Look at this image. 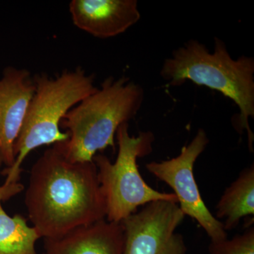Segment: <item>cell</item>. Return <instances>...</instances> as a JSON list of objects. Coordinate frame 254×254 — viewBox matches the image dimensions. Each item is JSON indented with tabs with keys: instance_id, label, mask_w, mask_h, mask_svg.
<instances>
[{
	"instance_id": "cell-1",
	"label": "cell",
	"mask_w": 254,
	"mask_h": 254,
	"mask_svg": "<svg viewBox=\"0 0 254 254\" xmlns=\"http://www.w3.org/2000/svg\"><path fill=\"white\" fill-rule=\"evenodd\" d=\"M24 202L32 226L44 239L106 218L94 162L71 161L61 143L33 164Z\"/></svg>"
},
{
	"instance_id": "cell-2",
	"label": "cell",
	"mask_w": 254,
	"mask_h": 254,
	"mask_svg": "<svg viewBox=\"0 0 254 254\" xmlns=\"http://www.w3.org/2000/svg\"><path fill=\"white\" fill-rule=\"evenodd\" d=\"M160 76L168 86H180L190 81L215 90L232 100L240 113L232 120L242 134L247 131L249 148L253 152L254 135L250 119L254 118V60L242 55L233 59L222 40L215 38L213 53L196 40L174 50L164 61Z\"/></svg>"
},
{
	"instance_id": "cell-3",
	"label": "cell",
	"mask_w": 254,
	"mask_h": 254,
	"mask_svg": "<svg viewBox=\"0 0 254 254\" xmlns=\"http://www.w3.org/2000/svg\"><path fill=\"white\" fill-rule=\"evenodd\" d=\"M144 95L143 87L127 76L105 78L61 122L68 134L61 143L66 156L71 161L93 162L98 152L109 147L115 150L119 127L136 116Z\"/></svg>"
},
{
	"instance_id": "cell-4",
	"label": "cell",
	"mask_w": 254,
	"mask_h": 254,
	"mask_svg": "<svg viewBox=\"0 0 254 254\" xmlns=\"http://www.w3.org/2000/svg\"><path fill=\"white\" fill-rule=\"evenodd\" d=\"M33 81L34 93L14 145V164L3 171L6 175L5 183L19 182L21 165L33 150L67 141V132L60 130L63 118L98 88L94 75L81 66L63 70L55 76L37 73Z\"/></svg>"
},
{
	"instance_id": "cell-5",
	"label": "cell",
	"mask_w": 254,
	"mask_h": 254,
	"mask_svg": "<svg viewBox=\"0 0 254 254\" xmlns=\"http://www.w3.org/2000/svg\"><path fill=\"white\" fill-rule=\"evenodd\" d=\"M116 139L118 153L115 163L101 153L93 158L105 200L106 220L120 223L136 213L138 207L158 200H171L178 203L175 193L152 188L138 170L137 160L151 153L154 134L143 131L137 136H131L128 123H124L117 131Z\"/></svg>"
},
{
	"instance_id": "cell-6",
	"label": "cell",
	"mask_w": 254,
	"mask_h": 254,
	"mask_svg": "<svg viewBox=\"0 0 254 254\" xmlns=\"http://www.w3.org/2000/svg\"><path fill=\"white\" fill-rule=\"evenodd\" d=\"M209 142L206 132L199 128L191 141L182 148L180 155L170 160L150 162L145 168L173 189L182 213L195 220L211 242H217L227 239V232L205 204L193 173L195 162Z\"/></svg>"
},
{
	"instance_id": "cell-7",
	"label": "cell",
	"mask_w": 254,
	"mask_h": 254,
	"mask_svg": "<svg viewBox=\"0 0 254 254\" xmlns=\"http://www.w3.org/2000/svg\"><path fill=\"white\" fill-rule=\"evenodd\" d=\"M185 218L176 202L158 200L144 205L121 222L125 254H187L185 238L177 232Z\"/></svg>"
},
{
	"instance_id": "cell-8",
	"label": "cell",
	"mask_w": 254,
	"mask_h": 254,
	"mask_svg": "<svg viewBox=\"0 0 254 254\" xmlns=\"http://www.w3.org/2000/svg\"><path fill=\"white\" fill-rule=\"evenodd\" d=\"M35 91L29 70L7 66L0 78V153L6 168L15 162L14 145Z\"/></svg>"
},
{
	"instance_id": "cell-9",
	"label": "cell",
	"mask_w": 254,
	"mask_h": 254,
	"mask_svg": "<svg viewBox=\"0 0 254 254\" xmlns=\"http://www.w3.org/2000/svg\"><path fill=\"white\" fill-rule=\"evenodd\" d=\"M68 11L76 27L101 39L125 33L141 18L136 0H72Z\"/></svg>"
},
{
	"instance_id": "cell-10",
	"label": "cell",
	"mask_w": 254,
	"mask_h": 254,
	"mask_svg": "<svg viewBox=\"0 0 254 254\" xmlns=\"http://www.w3.org/2000/svg\"><path fill=\"white\" fill-rule=\"evenodd\" d=\"M44 254H125L123 225L104 219L63 236L45 239Z\"/></svg>"
},
{
	"instance_id": "cell-11",
	"label": "cell",
	"mask_w": 254,
	"mask_h": 254,
	"mask_svg": "<svg viewBox=\"0 0 254 254\" xmlns=\"http://www.w3.org/2000/svg\"><path fill=\"white\" fill-rule=\"evenodd\" d=\"M214 216L222 222L225 231L238 226L241 219L254 215V165L244 169L222 193Z\"/></svg>"
},
{
	"instance_id": "cell-12",
	"label": "cell",
	"mask_w": 254,
	"mask_h": 254,
	"mask_svg": "<svg viewBox=\"0 0 254 254\" xmlns=\"http://www.w3.org/2000/svg\"><path fill=\"white\" fill-rule=\"evenodd\" d=\"M41 238L26 218L19 214L10 216L0 203V254H38L36 244Z\"/></svg>"
},
{
	"instance_id": "cell-13",
	"label": "cell",
	"mask_w": 254,
	"mask_h": 254,
	"mask_svg": "<svg viewBox=\"0 0 254 254\" xmlns=\"http://www.w3.org/2000/svg\"><path fill=\"white\" fill-rule=\"evenodd\" d=\"M209 254H254V227L250 225L242 234L231 239L211 242Z\"/></svg>"
},
{
	"instance_id": "cell-14",
	"label": "cell",
	"mask_w": 254,
	"mask_h": 254,
	"mask_svg": "<svg viewBox=\"0 0 254 254\" xmlns=\"http://www.w3.org/2000/svg\"><path fill=\"white\" fill-rule=\"evenodd\" d=\"M23 190L22 184L18 182L14 183H4L0 186V203L6 201L15 195L21 193Z\"/></svg>"
},
{
	"instance_id": "cell-15",
	"label": "cell",
	"mask_w": 254,
	"mask_h": 254,
	"mask_svg": "<svg viewBox=\"0 0 254 254\" xmlns=\"http://www.w3.org/2000/svg\"><path fill=\"white\" fill-rule=\"evenodd\" d=\"M2 157H1V153H0V173H1V167L3 165Z\"/></svg>"
}]
</instances>
